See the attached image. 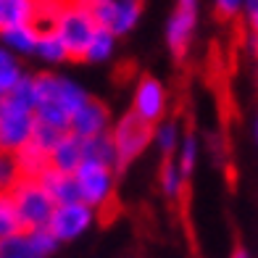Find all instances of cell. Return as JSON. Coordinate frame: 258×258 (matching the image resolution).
I'll return each instance as SVG.
<instances>
[{"instance_id": "1", "label": "cell", "mask_w": 258, "mask_h": 258, "mask_svg": "<svg viewBox=\"0 0 258 258\" xmlns=\"http://www.w3.org/2000/svg\"><path fill=\"white\" fill-rule=\"evenodd\" d=\"M90 100V92L77 79L58 74L53 69L32 74V108L40 124L69 132L72 116Z\"/></svg>"}, {"instance_id": "2", "label": "cell", "mask_w": 258, "mask_h": 258, "mask_svg": "<svg viewBox=\"0 0 258 258\" xmlns=\"http://www.w3.org/2000/svg\"><path fill=\"white\" fill-rule=\"evenodd\" d=\"M77 201L92 208L95 214H105L116 201V169L105 163L85 161L74 171Z\"/></svg>"}, {"instance_id": "3", "label": "cell", "mask_w": 258, "mask_h": 258, "mask_svg": "<svg viewBox=\"0 0 258 258\" xmlns=\"http://www.w3.org/2000/svg\"><path fill=\"white\" fill-rule=\"evenodd\" d=\"M34 108L16 92L0 98V153H19L34 132Z\"/></svg>"}, {"instance_id": "4", "label": "cell", "mask_w": 258, "mask_h": 258, "mask_svg": "<svg viewBox=\"0 0 258 258\" xmlns=\"http://www.w3.org/2000/svg\"><path fill=\"white\" fill-rule=\"evenodd\" d=\"M108 140L113 148V161L116 171L129 166L132 161H137L153 143V126L145 124L143 119H137L132 111L121 113L108 129Z\"/></svg>"}, {"instance_id": "5", "label": "cell", "mask_w": 258, "mask_h": 258, "mask_svg": "<svg viewBox=\"0 0 258 258\" xmlns=\"http://www.w3.org/2000/svg\"><path fill=\"white\" fill-rule=\"evenodd\" d=\"M50 29L58 34V40L63 42V48L72 61H82L85 50L95 34L98 24L90 19V14L82 8L77 0H66V6L61 8V14L53 19Z\"/></svg>"}, {"instance_id": "6", "label": "cell", "mask_w": 258, "mask_h": 258, "mask_svg": "<svg viewBox=\"0 0 258 258\" xmlns=\"http://www.w3.org/2000/svg\"><path fill=\"white\" fill-rule=\"evenodd\" d=\"M77 3L100 29H108L116 40L132 32L143 16V0H77Z\"/></svg>"}, {"instance_id": "7", "label": "cell", "mask_w": 258, "mask_h": 258, "mask_svg": "<svg viewBox=\"0 0 258 258\" xmlns=\"http://www.w3.org/2000/svg\"><path fill=\"white\" fill-rule=\"evenodd\" d=\"M11 198H14V206H16V214H19V221H21V229L24 232L48 227L55 203L48 198V192L40 187L37 179L21 177L19 184L11 190Z\"/></svg>"}, {"instance_id": "8", "label": "cell", "mask_w": 258, "mask_h": 258, "mask_svg": "<svg viewBox=\"0 0 258 258\" xmlns=\"http://www.w3.org/2000/svg\"><path fill=\"white\" fill-rule=\"evenodd\" d=\"M132 111L137 119H143L145 124L156 126L158 121L166 119L169 113V92L163 87V82L156 77H140L135 82V90H132Z\"/></svg>"}, {"instance_id": "9", "label": "cell", "mask_w": 258, "mask_h": 258, "mask_svg": "<svg viewBox=\"0 0 258 258\" xmlns=\"http://www.w3.org/2000/svg\"><path fill=\"white\" fill-rule=\"evenodd\" d=\"M95 219H98L95 211L87 208L85 203L74 201V203L55 206L45 229H48L55 237V242L61 245V242H72V240L82 237L85 232H90V227L95 224Z\"/></svg>"}, {"instance_id": "10", "label": "cell", "mask_w": 258, "mask_h": 258, "mask_svg": "<svg viewBox=\"0 0 258 258\" xmlns=\"http://www.w3.org/2000/svg\"><path fill=\"white\" fill-rule=\"evenodd\" d=\"M198 3L201 0H177L169 24H166V45L174 58H184L198 29Z\"/></svg>"}, {"instance_id": "11", "label": "cell", "mask_w": 258, "mask_h": 258, "mask_svg": "<svg viewBox=\"0 0 258 258\" xmlns=\"http://www.w3.org/2000/svg\"><path fill=\"white\" fill-rule=\"evenodd\" d=\"M58 248L48 229H32L0 242V258H48Z\"/></svg>"}, {"instance_id": "12", "label": "cell", "mask_w": 258, "mask_h": 258, "mask_svg": "<svg viewBox=\"0 0 258 258\" xmlns=\"http://www.w3.org/2000/svg\"><path fill=\"white\" fill-rule=\"evenodd\" d=\"M113 119H111V108L105 103L90 98L82 108L72 116L69 121V132L79 140H92V137H100V135H108Z\"/></svg>"}, {"instance_id": "13", "label": "cell", "mask_w": 258, "mask_h": 258, "mask_svg": "<svg viewBox=\"0 0 258 258\" xmlns=\"http://www.w3.org/2000/svg\"><path fill=\"white\" fill-rule=\"evenodd\" d=\"M50 166L58 171H66V174H74L82 163H85V150H82V140L74 137L72 132H66L50 150Z\"/></svg>"}, {"instance_id": "14", "label": "cell", "mask_w": 258, "mask_h": 258, "mask_svg": "<svg viewBox=\"0 0 258 258\" xmlns=\"http://www.w3.org/2000/svg\"><path fill=\"white\" fill-rule=\"evenodd\" d=\"M40 187L55 206H63V203H74L77 201V184H74V174H66V171H58L53 166H48L40 177H37Z\"/></svg>"}, {"instance_id": "15", "label": "cell", "mask_w": 258, "mask_h": 258, "mask_svg": "<svg viewBox=\"0 0 258 258\" xmlns=\"http://www.w3.org/2000/svg\"><path fill=\"white\" fill-rule=\"evenodd\" d=\"M21 24H37V0H0V34Z\"/></svg>"}, {"instance_id": "16", "label": "cell", "mask_w": 258, "mask_h": 258, "mask_svg": "<svg viewBox=\"0 0 258 258\" xmlns=\"http://www.w3.org/2000/svg\"><path fill=\"white\" fill-rule=\"evenodd\" d=\"M37 40H40V27L37 24H21V27H14V29L0 34V45H3L6 50H11L16 58L34 55Z\"/></svg>"}, {"instance_id": "17", "label": "cell", "mask_w": 258, "mask_h": 258, "mask_svg": "<svg viewBox=\"0 0 258 258\" xmlns=\"http://www.w3.org/2000/svg\"><path fill=\"white\" fill-rule=\"evenodd\" d=\"M34 55H37L45 66H63L66 61H72L66 48H63V42L58 40V34L50 27L40 29V40H37V48H34Z\"/></svg>"}, {"instance_id": "18", "label": "cell", "mask_w": 258, "mask_h": 258, "mask_svg": "<svg viewBox=\"0 0 258 258\" xmlns=\"http://www.w3.org/2000/svg\"><path fill=\"white\" fill-rule=\"evenodd\" d=\"M182 126H179V121H174V119H163V121H158L156 126H153V145L158 153L163 156V158H171L174 153H177V148H179V143H182Z\"/></svg>"}, {"instance_id": "19", "label": "cell", "mask_w": 258, "mask_h": 258, "mask_svg": "<svg viewBox=\"0 0 258 258\" xmlns=\"http://www.w3.org/2000/svg\"><path fill=\"white\" fill-rule=\"evenodd\" d=\"M27 77L24 66H21V58H16L11 50H6L0 45V98L3 95H11L19 85L21 79Z\"/></svg>"}, {"instance_id": "20", "label": "cell", "mask_w": 258, "mask_h": 258, "mask_svg": "<svg viewBox=\"0 0 258 258\" xmlns=\"http://www.w3.org/2000/svg\"><path fill=\"white\" fill-rule=\"evenodd\" d=\"M14 158H16L19 171H21V177H24V179H37L40 174L50 166L48 153H45L42 148H37L34 143H27L19 153H14Z\"/></svg>"}, {"instance_id": "21", "label": "cell", "mask_w": 258, "mask_h": 258, "mask_svg": "<svg viewBox=\"0 0 258 258\" xmlns=\"http://www.w3.org/2000/svg\"><path fill=\"white\" fill-rule=\"evenodd\" d=\"M158 187L169 201H179L187 190V177L182 174V169L174 163V158H163L161 171H158Z\"/></svg>"}, {"instance_id": "22", "label": "cell", "mask_w": 258, "mask_h": 258, "mask_svg": "<svg viewBox=\"0 0 258 258\" xmlns=\"http://www.w3.org/2000/svg\"><path fill=\"white\" fill-rule=\"evenodd\" d=\"M116 40L113 34L108 29H95V34H92V40L87 45V50H85V58L82 61L85 63H105V61H111L113 53H116Z\"/></svg>"}, {"instance_id": "23", "label": "cell", "mask_w": 258, "mask_h": 258, "mask_svg": "<svg viewBox=\"0 0 258 258\" xmlns=\"http://www.w3.org/2000/svg\"><path fill=\"white\" fill-rule=\"evenodd\" d=\"M171 158H174V163L182 169L184 177L190 179V174H192L195 166H198V158H201V140H198L192 132H184V135H182V143H179V148H177V153H174Z\"/></svg>"}, {"instance_id": "24", "label": "cell", "mask_w": 258, "mask_h": 258, "mask_svg": "<svg viewBox=\"0 0 258 258\" xmlns=\"http://www.w3.org/2000/svg\"><path fill=\"white\" fill-rule=\"evenodd\" d=\"M21 232L24 229H21L14 198H11V192H0V242L14 237V234H21Z\"/></svg>"}, {"instance_id": "25", "label": "cell", "mask_w": 258, "mask_h": 258, "mask_svg": "<svg viewBox=\"0 0 258 258\" xmlns=\"http://www.w3.org/2000/svg\"><path fill=\"white\" fill-rule=\"evenodd\" d=\"M82 150H85V161L105 163V166H113L116 169L113 148H111L108 135H100V137H92V140H82Z\"/></svg>"}, {"instance_id": "26", "label": "cell", "mask_w": 258, "mask_h": 258, "mask_svg": "<svg viewBox=\"0 0 258 258\" xmlns=\"http://www.w3.org/2000/svg\"><path fill=\"white\" fill-rule=\"evenodd\" d=\"M21 179L19 163L11 153H0V192H11Z\"/></svg>"}, {"instance_id": "27", "label": "cell", "mask_w": 258, "mask_h": 258, "mask_svg": "<svg viewBox=\"0 0 258 258\" xmlns=\"http://www.w3.org/2000/svg\"><path fill=\"white\" fill-rule=\"evenodd\" d=\"M66 132H61V129H55V126H48V124H34V132H32V140L29 143H34L37 148H42L45 153L50 156V150H53V145L58 143V140H61Z\"/></svg>"}, {"instance_id": "28", "label": "cell", "mask_w": 258, "mask_h": 258, "mask_svg": "<svg viewBox=\"0 0 258 258\" xmlns=\"http://www.w3.org/2000/svg\"><path fill=\"white\" fill-rule=\"evenodd\" d=\"M214 8L221 19H237L242 16L245 0H214Z\"/></svg>"}, {"instance_id": "29", "label": "cell", "mask_w": 258, "mask_h": 258, "mask_svg": "<svg viewBox=\"0 0 258 258\" xmlns=\"http://www.w3.org/2000/svg\"><path fill=\"white\" fill-rule=\"evenodd\" d=\"M242 16H245V27H248V32L258 34V0H245Z\"/></svg>"}, {"instance_id": "30", "label": "cell", "mask_w": 258, "mask_h": 258, "mask_svg": "<svg viewBox=\"0 0 258 258\" xmlns=\"http://www.w3.org/2000/svg\"><path fill=\"white\" fill-rule=\"evenodd\" d=\"M250 53H253L255 63H258V34H250Z\"/></svg>"}, {"instance_id": "31", "label": "cell", "mask_w": 258, "mask_h": 258, "mask_svg": "<svg viewBox=\"0 0 258 258\" xmlns=\"http://www.w3.org/2000/svg\"><path fill=\"white\" fill-rule=\"evenodd\" d=\"M229 258H250V255H248V250H245V248H234Z\"/></svg>"}, {"instance_id": "32", "label": "cell", "mask_w": 258, "mask_h": 258, "mask_svg": "<svg viewBox=\"0 0 258 258\" xmlns=\"http://www.w3.org/2000/svg\"><path fill=\"white\" fill-rule=\"evenodd\" d=\"M253 129H255V140H258V113H255V124H253Z\"/></svg>"}]
</instances>
